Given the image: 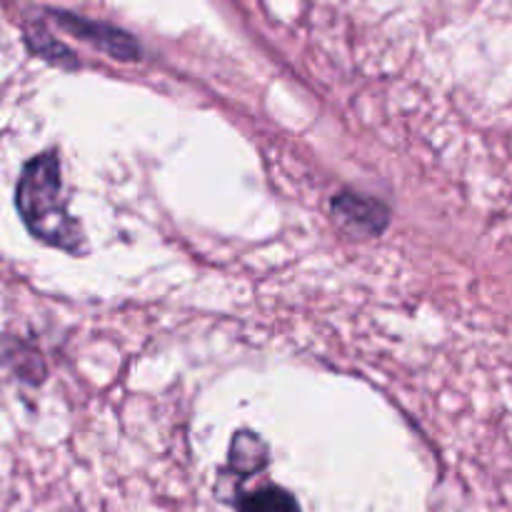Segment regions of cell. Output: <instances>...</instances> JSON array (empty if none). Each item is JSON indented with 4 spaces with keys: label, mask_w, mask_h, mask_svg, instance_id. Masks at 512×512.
<instances>
[{
    "label": "cell",
    "mask_w": 512,
    "mask_h": 512,
    "mask_svg": "<svg viewBox=\"0 0 512 512\" xmlns=\"http://www.w3.org/2000/svg\"><path fill=\"white\" fill-rule=\"evenodd\" d=\"M333 210L350 230L360 235L383 233L390 220L388 208L380 200H373L360 193H350V190H345V193H340L333 200Z\"/></svg>",
    "instance_id": "3957f363"
},
{
    "label": "cell",
    "mask_w": 512,
    "mask_h": 512,
    "mask_svg": "<svg viewBox=\"0 0 512 512\" xmlns=\"http://www.w3.org/2000/svg\"><path fill=\"white\" fill-rule=\"evenodd\" d=\"M268 463V450H265L263 440H258L250 433L235 435L233 448H230V465L238 470L240 475H253L265 468Z\"/></svg>",
    "instance_id": "277c9868"
},
{
    "label": "cell",
    "mask_w": 512,
    "mask_h": 512,
    "mask_svg": "<svg viewBox=\"0 0 512 512\" xmlns=\"http://www.w3.org/2000/svg\"><path fill=\"white\" fill-rule=\"evenodd\" d=\"M30 48L35 50V53H40V55H45V58L48 60H55V63H73V55L68 53V50L63 48V45L60 43H55L53 38H50V35H45V33H38V35H30Z\"/></svg>",
    "instance_id": "8992f818"
},
{
    "label": "cell",
    "mask_w": 512,
    "mask_h": 512,
    "mask_svg": "<svg viewBox=\"0 0 512 512\" xmlns=\"http://www.w3.org/2000/svg\"><path fill=\"white\" fill-rule=\"evenodd\" d=\"M240 512H300L298 500L283 488H263L240 500Z\"/></svg>",
    "instance_id": "5b68a950"
},
{
    "label": "cell",
    "mask_w": 512,
    "mask_h": 512,
    "mask_svg": "<svg viewBox=\"0 0 512 512\" xmlns=\"http://www.w3.org/2000/svg\"><path fill=\"white\" fill-rule=\"evenodd\" d=\"M15 208L25 228L40 243L65 253L83 250V230L70 218L65 205L60 158L55 150L35 155L23 165L15 185Z\"/></svg>",
    "instance_id": "6da1fadb"
},
{
    "label": "cell",
    "mask_w": 512,
    "mask_h": 512,
    "mask_svg": "<svg viewBox=\"0 0 512 512\" xmlns=\"http://www.w3.org/2000/svg\"><path fill=\"white\" fill-rule=\"evenodd\" d=\"M55 20L63 25L68 33L78 35L80 40L85 43L95 45L103 53L113 55L118 60H138L140 58V45L130 38L128 33L123 30L113 28L108 23H95V20L80 18V15H70V13H53Z\"/></svg>",
    "instance_id": "7a4b0ae2"
}]
</instances>
